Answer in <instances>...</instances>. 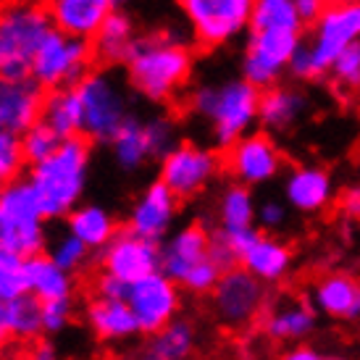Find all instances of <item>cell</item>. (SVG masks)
Returning a JSON list of instances; mask_svg holds the SVG:
<instances>
[{"label":"cell","mask_w":360,"mask_h":360,"mask_svg":"<svg viewBox=\"0 0 360 360\" xmlns=\"http://www.w3.org/2000/svg\"><path fill=\"white\" fill-rule=\"evenodd\" d=\"M316 329V308L305 302H292L271 310L263 321V331L276 342H297L305 340Z\"/></svg>","instance_id":"obj_31"},{"label":"cell","mask_w":360,"mask_h":360,"mask_svg":"<svg viewBox=\"0 0 360 360\" xmlns=\"http://www.w3.org/2000/svg\"><path fill=\"white\" fill-rule=\"evenodd\" d=\"M32 358H37V360L56 358V347H53V342H37V345H34V350H32Z\"/></svg>","instance_id":"obj_49"},{"label":"cell","mask_w":360,"mask_h":360,"mask_svg":"<svg viewBox=\"0 0 360 360\" xmlns=\"http://www.w3.org/2000/svg\"><path fill=\"white\" fill-rule=\"evenodd\" d=\"M331 77L345 84V87H358L360 84V40L347 45L345 51L331 63Z\"/></svg>","instance_id":"obj_42"},{"label":"cell","mask_w":360,"mask_h":360,"mask_svg":"<svg viewBox=\"0 0 360 360\" xmlns=\"http://www.w3.org/2000/svg\"><path fill=\"white\" fill-rule=\"evenodd\" d=\"M127 302L142 334H153L179 316L181 284L163 271H153L148 276L131 281L127 290Z\"/></svg>","instance_id":"obj_12"},{"label":"cell","mask_w":360,"mask_h":360,"mask_svg":"<svg viewBox=\"0 0 360 360\" xmlns=\"http://www.w3.org/2000/svg\"><path fill=\"white\" fill-rule=\"evenodd\" d=\"M48 219L30 179H13L0 187V245L32 258L45 252L48 245Z\"/></svg>","instance_id":"obj_5"},{"label":"cell","mask_w":360,"mask_h":360,"mask_svg":"<svg viewBox=\"0 0 360 360\" xmlns=\"http://www.w3.org/2000/svg\"><path fill=\"white\" fill-rule=\"evenodd\" d=\"M134 40H137V30H134L131 16L116 8L108 19L103 21V27L98 30V34L90 42H92V53H95V58L101 60V63H105V66L121 63L124 66V60L129 56Z\"/></svg>","instance_id":"obj_25"},{"label":"cell","mask_w":360,"mask_h":360,"mask_svg":"<svg viewBox=\"0 0 360 360\" xmlns=\"http://www.w3.org/2000/svg\"><path fill=\"white\" fill-rule=\"evenodd\" d=\"M195 40L205 48L226 45L250 30L255 0H176Z\"/></svg>","instance_id":"obj_8"},{"label":"cell","mask_w":360,"mask_h":360,"mask_svg":"<svg viewBox=\"0 0 360 360\" xmlns=\"http://www.w3.org/2000/svg\"><path fill=\"white\" fill-rule=\"evenodd\" d=\"M360 40V0L352 3H329L319 19L313 21L310 32V51L319 66V74L331 69L334 58L347 45Z\"/></svg>","instance_id":"obj_13"},{"label":"cell","mask_w":360,"mask_h":360,"mask_svg":"<svg viewBox=\"0 0 360 360\" xmlns=\"http://www.w3.org/2000/svg\"><path fill=\"white\" fill-rule=\"evenodd\" d=\"M334 195V181L323 169L297 166L284 176V200L300 213H316L326 208Z\"/></svg>","instance_id":"obj_21"},{"label":"cell","mask_w":360,"mask_h":360,"mask_svg":"<svg viewBox=\"0 0 360 360\" xmlns=\"http://www.w3.org/2000/svg\"><path fill=\"white\" fill-rule=\"evenodd\" d=\"M74 87L82 103V134L92 145H110L113 134L131 113L127 84L105 69H90Z\"/></svg>","instance_id":"obj_4"},{"label":"cell","mask_w":360,"mask_h":360,"mask_svg":"<svg viewBox=\"0 0 360 360\" xmlns=\"http://www.w3.org/2000/svg\"><path fill=\"white\" fill-rule=\"evenodd\" d=\"M255 224H258L263 231H276L287 224V205L279 200H266L263 205H258V216H255Z\"/></svg>","instance_id":"obj_44"},{"label":"cell","mask_w":360,"mask_h":360,"mask_svg":"<svg viewBox=\"0 0 360 360\" xmlns=\"http://www.w3.org/2000/svg\"><path fill=\"white\" fill-rule=\"evenodd\" d=\"M297 45L300 30H250L242 56V77L260 90H269L290 69Z\"/></svg>","instance_id":"obj_9"},{"label":"cell","mask_w":360,"mask_h":360,"mask_svg":"<svg viewBox=\"0 0 360 360\" xmlns=\"http://www.w3.org/2000/svg\"><path fill=\"white\" fill-rule=\"evenodd\" d=\"M45 255H48L51 260H56L60 269H66L69 274H77V271L87 269L92 250L79 240V237H74L69 229H63V231H56V234L48 237Z\"/></svg>","instance_id":"obj_35"},{"label":"cell","mask_w":360,"mask_h":360,"mask_svg":"<svg viewBox=\"0 0 360 360\" xmlns=\"http://www.w3.org/2000/svg\"><path fill=\"white\" fill-rule=\"evenodd\" d=\"M295 77V79H313V77H321L319 66H316V58H313V51H310L308 40H300L297 51L292 53L290 58V69H287Z\"/></svg>","instance_id":"obj_43"},{"label":"cell","mask_w":360,"mask_h":360,"mask_svg":"<svg viewBox=\"0 0 360 360\" xmlns=\"http://www.w3.org/2000/svg\"><path fill=\"white\" fill-rule=\"evenodd\" d=\"M24 292H30L27 258L0 245V302L13 300Z\"/></svg>","instance_id":"obj_36"},{"label":"cell","mask_w":360,"mask_h":360,"mask_svg":"<svg viewBox=\"0 0 360 360\" xmlns=\"http://www.w3.org/2000/svg\"><path fill=\"white\" fill-rule=\"evenodd\" d=\"M224 166L234 181H242L248 187H260V184H269L279 176L281 153L269 134L250 131L242 140L234 142L231 148H226Z\"/></svg>","instance_id":"obj_14"},{"label":"cell","mask_w":360,"mask_h":360,"mask_svg":"<svg viewBox=\"0 0 360 360\" xmlns=\"http://www.w3.org/2000/svg\"><path fill=\"white\" fill-rule=\"evenodd\" d=\"M53 131H58L60 137H74L82 134V103L77 95V87H56L48 90L42 101V116H40Z\"/></svg>","instance_id":"obj_29"},{"label":"cell","mask_w":360,"mask_h":360,"mask_svg":"<svg viewBox=\"0 0 360 360\" xmlns=\"http://www.w3.org/2000/svg\"><path fill=\"white\" fill-rule=\"evenodd\" d=\"M142 124H145V140L153 160H160L179 145V127L166 113H153L148 119H142Z\"/></svg>","instance_id":"obj_38"},{"label":"cell","mask_w":360,"mask_h":360,"mask_svg":"<svg viewBox=\"0 0 360 360\" xmlns=\"http://www.w3.org/2000/svg\"><path fill=\"white\" fill-rule=\"evenodd\" d=\"M305 110V95L290 87H269L260 95L258 124L269 131H284L300 121Z\"/></svg>","instance_id":"obj_27"},{"label":"cell","mask_w":360,"mask_h":360,"mask_svg":"<svg viewBox=\"0 0 360 360\" xmlns=\"http://www.w3.org/2000/svg\"><path fill=\"white\" fill-rule=\"evenodd\" d=\"M92 163V142L84 134H74L58 145L45 160L30 166V184L48 221H66L87 192Z\"/></svg>","instance_id":"obj_2"},{"label":"cell","mask_w":360,"mask_h":360,"mask_svg":"<svg viewBox=\"0 0 360 360\" xmlns=\"http://www.w3.org/2000/svg\"><path fill=\"white\" fill-rule=\"evenodd\" d=\"M27 269H30V292L37 295L42 302L74 297V274L60 269L45 252L27 258Z\"/></svg>","instance_id":"obj_28"},{"label":"cell","mask_w":360,"mask_h":360,"mask_svg":"<svg viewBox=\"0 0 360 360\" xmlns=\"http://www.w3.org/2000/svg\"><path fill=\"white\" fill-rule=\"evenodd\" d=\"M51 30V13L34 0H13L0 8V42L11 58L8 79H30L32 56Z\"/></svg>","instance_id":"obj_6"},{"label":"cell","mask_w":360,"mask_h":360,"mask_svg":"<svg viewBox=\"0 0 360 360\" xmlns=\"http://www.w3.org/2000/svg\"><path fill=\"white\" fill-rule=\"evenodd\" d=\"M219 169L221 160L216 150L195 142H179L158 160V179L166 181L179 200H192L216 179Z\"/></svg>","instance_id":"obj_10"},{"label":"cell","mask_w":360,"mask_h":360,"mask_svg":"<svg viewBox=\"0 0 360 360\" xmlns=\"http://www.w3.org/2000/svg\"><path fill=\"white\" fill-rule=\"evenodd\" d=\"M8 326L13 342H37L45 334L42 329V300L32 292H24L13 300H6Z\"/></svg>","instance_id":"obj_33"},{"label":"cell","mask_w":360,"mask_h":360,"mask_svg":"<svg viewBox=\"0 0 360 360\" xmlns=\"http://www.w3.org/2000/svg\"><path fill=\"white\" fill-rule=\"evenodd\" d=\"M13 342V334H11V326H8V310H6V302H0V350Z\"/></svg>","instance_id":"obj_48"},{"label":"cell","mask_w":360,"mask_h":360,"mask_svg":"<svg viewBox=\"0 0 360 360\" xmlns=\"http://www.w3.org/2000/svg\"><path fill=\"white\" fill-rule=\"evenodd\" d=\"M210 305L224 326L242 329L266 305V281L252 276L250 271L242 266H234L221 274L219 284L210 292Z\"/></svg>","instance_id":"obj_11"},{"label":"cell","mask_w":360,"mask_h":360,"mask_svg":"<svg viewBox=\"0 0 360 360\" xmlns=\"http://www.w3.org/2000/svg\"><path fill=\"white\" fill-rule=\"evenodd\" d=\"M92 60H95V53L90 40H82L53 27L32 56L30 77L42 90L74 87L92 69Z\"/></svg>","instance_id":"obj_7"},{"label":"cell","mask_w":360,"mask_h":360,"mask_svg":"<svg viewBox=\"0 0 360 360\" xmlns=\"http://www.w3.org/2000/svg\"><path fill=\"white\" fill-rule=\"evenodd\" d=\"M329 3H352V0H329Z\"/></svg>","instance_id":"obj_53"},{"label":"cell","mask_w":360,"mask_h":360,"mask_svg":"<svg viewBox=\"0 0 360 360\" xmlns=\"http://www.w3.org/2000/svg\"><path fill=\"white\" fill-rule=\"evenodd\" d=\"M216 216H219V226H224V229L255 226L258 202L252 198V187L242 184V181L226 184L219 195V202H216Z\"/></svg>","instance_id":"obj_32"},{"label":"cell","mask_w":360,"mask_h":360,"mask_svg":"<svg viewBox=\"0 0 360 360\" xmlns=\"http://www.w3.org/2000/svg\"><path fill=\"white\" fill-rule=\"evenodd\" d=\"M210 255V231L200 224H187L166 234L160 240V271L179 281L190 274L200 260Z\"/></svg>","instance_id":"obj_18"},{"label":"cell","mask_w":360,"mask_h":360,"mask_svg":"<svg viewBox=\"0 0 360 360\" xmlns=\"http://www.w3.org/2000/svg\"><path fill=\"white\" fill-rule=\"evenodd\" d=\"M179 216V198L169 190L166 181H150L145 190L134 198L127 213V229L153 242L166 240L174 229V221Z\"/></svg>","instance_id":"obj_16"},{"label":"cell","mask_w":360,"mask_h":360,"mask_svg":"<svg viewBox=\"0 0 360 360\" xmlns=\"http://www.w3.org/2000/svg\"><path fill=\"white\" fill-rule=\"evenodd\" d=\"M221 274H224V269L208 255V258L200 260V263L181 279V290L192 292V295H210L213 287L219 284Z\"/></svg>","instance_id":"obj_40"},{"label":"cell","mask_w":360,"mask_h":360,"mask_svg":"<svg viewBox=\"0 0 360 360\" xmlns=\"http://www.w3.org/2000/svg\"><path fill=\"white\" fill-rule=\"evenodd\" d=\"M8 53H6V48H3V42H0V77H6V71H8Z\"/></svg>","instance_id":"obj_51"},{"label":"cell","mask_w":360,"mask_h":360,"mask_svg":"<svg viewBox=\"0 0 360 360\" xmlns=\"http://www.w3.org/2000/svg\"><path fill=\"white\" fill-rule=\"evenodd\" d=\"M127 3H129V0H113V6H116V8H121V6H127Z\"/></svg>","instance_id":"obj_52"},{"label":"cell","mask_w":360,"mask_h":360,"mask_svg":"<svg viewBox=\"0 0 360 360\" xmlns=\"http://www.w3.org/2000/svg\"><path fill=\"white\" fill-rule=\"evenodd\" d=\"M342 210H345L350 219H360V184L345 192V198H342Z\"/></svg>","instance_id":"obj_47"},{"label":"cell","mask_w":360,"mask_h":360,"mask_svg":"<svg viewBox=\"0 0 360 360\" xmlns=\"http://www.w3.org/2000/svg\"><path fill=\"white\" fill-rule=\"evenodd\" d=\"M92 290L95 295H101V297H124L127 300V290H129V284L119 276H113L108 271H103L95 276V284H92Z\"/></svg>","instance_id":"obj_45"},{"label":"cell","mask_w":360,"mask_h":360,"mask_svg":"<svg viewBox=\"0 0 360 360\" xmlns=\"http://www.w3.org/2000/svg\"><path fill=\"white\" fill-rule=\"evenodd\" d=\"M66 229L74 237H79L92 252H101L116 237L119 221H116V216L108 208H103L98 202H79L66 216Z\"/></svg>","instance_id":"obj_24"},{"label":"cell","mask_w":360,"mask_h":360,"mask_svg":"<svg viewBox=\"0 0 360 360\" xmlns=\"http://www.w3.org/2000/svg\"><path fill=\"white\" fill-rule=\"evenodd\" d=\"M260 95L263 90L245 77L202 82L198 87H192L187 108L192 110V116L208 124L213 145L219 150H226L245 134H250L252 127L258 124Z\"/></svg>","instance_id":"obj_1"},{"label":"cell","mask_w":360,"mask_h":360,"mask_svg":"<svg viewBox=\"0 0 360 360\" xmlns=\"http://www.w3.org/2000/svg\"><path fill=\"white\" fill-rule=\"evenodd\" d=\"M110 153L113 160L121 171H140L148 160H150V150H148V140H145V124L137 113H129L127 121L121 124V129L113 134L110 140Z\"/></svg>","instance_id":"obj_30"},{"label":"cell","mask_w":360,"mask_h":360,"mask_svg":"<svg viewBox=\"0 0 360 360\" xmlns=\"http://www.w3.org/2000/svg\"><path fill=\"white\" fill-rule=\"evenodd\" d=\"M295 0H255L250 30H302Z\"/></svg>","instance_id":"obj_34"},{"label":"cell","mask_w":360,"mask_h":360,"mask_svg":"<svg viewBox=\"0 0 360 360\" xmlns=\"http://www.w3.org/2000/svg\"><path fill=\"white\" fill-rule=\"evenodd\" d=\"M45 92L32 79H8L0 77V129L21 134L42 116Z\"/></svg>","instance_id":"obj_19"},{"label":"cell","mask_w":360,"mask_h":360,"mask_svg":"<svg viewBox=\"0 0 360 360\" xmlns=\"http://www.w3.org/2000/svg\"><path fill=\"white\" fill-rule=\"evenodd\" d=\"M101 269L131 284L153 271H160V242L140 237L131 229H119L101 250Z\"/></svg>","instance_id":"obj_15"},{"label":"cell","mask_w":360,"mask_h":360,"mask_svg":"<svg viewBox=\"0 0 360 360\" xmlns=\"http://www.w3.org/2000/svg\"><path fill=\"white\" fill-rule=\"evenodd\" d=\"M313 308L331 316V319H360V302H358V281L345 274H331L321 279L313 292H310Z\"/></svg>","instance_id":"obj_23"},{"label":"cell","mask_w":360,"mask_h":360,"mask_svg":"<svg viewBox=\"0 0 360 360\" xmlns=\"http://www.w3.org/2000/svg\"><path fill=\"white\" fill-rule=\"evenodd\" d=\"M24 166H27V160H24V153H21L19 134L0 129V187L19 179Z\"/></svg>","instance_id":"obj_39"},{"label":"cell","mask_w":360,"mask_h":360,"mask_svg":"<svg viewBox=\"0 0 360 360\" xmlns=\"http://www.w3.org/2000/svg\"><path fill=\"white\" fill-rule=\"evenodd\" d=\"M198 345V334L190 321L176 319L166 323L163 329L148 334V342L142 347V358L150 360H184L195 352Z\"/></svg>","instance_id":"obj_26"},{"label":"cell","mask_w":360,"mask_h":360,"mask_svg":"<svg viewBox=\"0 0 360 360\" xmlns=\"http://www.w3.org/2000/svg\"><path fill=\"white\" fill-rule=\"evenodd\" d=\"M287 358L290 360H321V355L316 350H310V347H297V350H292Z\"/></svg>","instance_id":"obj_50"},{"label":"cell","mask_w":360,"mask_h":360,"mask_svg":"<svg viewBox=\"0 0 360 360\" xmlns=\"http://www.w3.org/2000/svg\"><path fill=\"white\" fill-rule=\"evenodd\" d=\"M295 6H297L300 19L305 21V24H313V21L323 13V8L329 6V0H295Z\"/></svg>","instance_id":"obj_46"},{"label":"cell","mask_w":360,"mask_h":360,"mask_svg":"<svg viewBox=\"0 0 360 360\" xmlns=\"http://www.w3.org/2000/svg\"><path fill=\"white\" fill-rule=\"evenodd\" d=\"M192 63V53L184 42L145 34L134 40L124 60L127 84L148 103H169L190 82Z\"/></svg>","instance_id":"obj_3"},{"label":"cell","mask_w":360,"mask_h":360,"mask_svg":"<svg viewBox=\"0 0 360 360\" xmlns=\"http://www.w3.org/2000/svg\"><path fill=\"white\" fill-rule=\"evenodd\" d=\"M71 319H74V297L42 302V329L48 337H56V334L69 329Z\"/></svg>","instance_id":"obj_41"},{"label":"cell","mask_w":360,"mask_h":360,"mask_svg":"<svg viewBox=\"0 0 360 360\" xmlns=\"http://www.w3.org/2000/svg\"><path fill=\"white\" fill-rule=\"evenodd\" d=\"M84 323L92 331V337L108 345V347H119L127 345L134 337H140V323L131 313L129 302L124 297H101L95 295L87 308H84Z\"/></svg>","instance_id":"obj_17"},{"label":"cell","mask_w":360,"mask_h":360,"mask_svg":"<svg viewBox=\"0 0 360 360\" xmlns=\"http://www.w3.org/2000/svg\"><path fill=\"white\" fill-rule=\"evenodd\" d=\"M358 302H360V281H358Z\"/></svg>","instance_id":"obj_54"},{"label":"cell","mask_w":360,"mask_h":360,"mask_svg":"<svg viewBox=\"0 0 360 360\" xmlns=\"http://www.w3.org/2000/svg\"><path fill=\"white\" fill-rule=\"evenodd\" d=\"M19 142H21V153H24V160H27V166H34V163H40L45 160L48 155L58 150V145L63 142L58 131H53L45 121H37V124H32L27 131H21L19 134Z\"/></svg>","instance_id":"obj_37"},{"label":"cell","mask_w":360,"mask_h":360,"mask_svg":"<svg viewBox=\"0 0 360 360\" xmlns=\"http://www.w3.org/2000/svg\"><path fill=\"white\" fill-rule=\"evenodd\" d=\"M45 8L56 30L82 40H92L116 6L113 0H48Z\"/></svg>","instance_id":"obj_20"},{"label":"cell","mask_w":360,"mask_h":360,"mask_svg":"<svg viewBox=\"0 0 360 360\" xmlns=\"http://www.w3.org/2000/svg\"><path fill=\"white\" fill-rule=\"evenodd\" d=\"M242 269H248L252 276H258L266 284H276L281 281L292 269V250L274 234H263L252 242L248 252L240 260Z\"/></svg>","instance_id":"obj_22"}]
</instances>
